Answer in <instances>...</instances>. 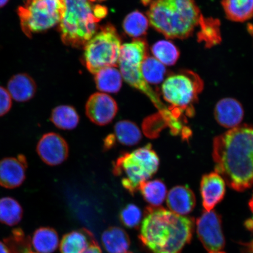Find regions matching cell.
Instances as JSON below:
<instances>
[{
	"label": "cell",
	"mask_w": 253,
	"mask_h": 253,
	"mask_svg": "<svg viewBox=\"0 0 253 253\" xmlns=\"http://www.w3.org/2000/svg\"><path fill=\"white\" fill-rule=\"evenodd\" d=\"M215 172L233 189L253 185V126L243 125L217 136L213 141Z\"/></svg>",
	"instance_id": "6da1fadb"
},
{
	"label": "cell",
	"mask_w": 253,
	"mask_h": 253,
	"mask_svg": "<svg viewBox=\"0 0 253 253\" xmlns=\"http://www.w3.org/2000/svg\"><path fill=\"white\" fill-rule=\"evenodd\" d=\"M194 228L193 218L161 207H148L142 223L141 240L155 253H181L191 242Z\"/></svg>",
	"instance_id": "7a4b0ae2"
},
{
	"label": "cell",
	"mask_w": 253,
	"mask_h": 253,
	"mask_svg": "<svg viewBox=\"0 0 253 253\" xmlns=\"http://www.w3.org/2000/svg\"><path fill=\"white\" fill-rule=\"evenodd\" d=\"M147 15L154 29L167 39L183 40L194 33L202 15L194 0H153Z\"/></svg>",
	"instance_id": "3957f363"
},
{
	"label": "cell",
	"mask_w": 253,
	"mask_h": 253,
	"mask_svg": "<svg viewBox=\"0 0 253 253\" xmlns=\"http://www.w3.org/2000/svg\"><path fill=\"white\" fill-rule=\"evenodd\" d=\"M64 11L59 24L63 42L73 47L84 46L97 32V23L105 17L106 8L90 0H62Z\"/></svg>",
	"instance_id": "277c9868"
},
{
	"label": "cell",
	"mask_w": 253,
	"mask_h": 253,
	"mask_svg": "<svg viewBox=\"0 0 253 253\" xmlns=\"http://www.w3.org/2000/svg\"><path fill=\"white\" fill-rule=\"evenodd\" d=\"M159 164V158L148 144L131 153H123L114 163L113 172L121 178L126 191L134 195L141 183L157 172Z\"/></svg>",
	"instance_id": "5b68a950"
},
{
	"label": "cell",
	"mask_w": 253,
	"mask_h": 253,
	"mask_svg": "<svg viewBox=\"0 0 253 253\" xmlns=\"http://www.w3.org/2000/svg\"><path fill=\"white\" fill-rule=\"evenodd\" d=\"M204 84L199 76L191 71H184L168 77L162 86L164 99L170 104L169 112L176 120L185 112L192 116L193 104L203 89Z\"/></svg>",
	"instance_id": "8992f818"
},
{
	"label": "cell",
	"mask_w": 253,
	"mask_h": 253,
	"mask_svg": "<svg viewBox=\"0 0 253 253\" xmlns=\"http://www.w3.org/2000/svg\"><path fill=\"white\" fill-rule=\"evenodd\" d=\"M121 41L115 28L108 24L88 41L84 47V62L94 75L104 68L118 65Z\"/></svg>",
	"instance_id": "52a82bcc"
},
{
	"label": "cell",
	"mask_w": 253,
	"mask_h": 253,
	"mask_svg": "<svg viewBox=\"0 0 253 253\" xmlns=\"http://www.w3.org/2000/svg\"><path fill=\"white\" fill-rule=\"evenodd\" d=\"M63 11L62 0H25L17 9L22 30L28 38L59 24Z\"/></svg>",
	"instance_id": "ba28073f"
},
{
	"label": "cell",
	"mask_w": 253,
	"mask_h": 253,
	"mask_svg": "<svg viewBox=\"0 0 253 253\" xmlns=\"http://www.w3.org/2000/svg\"><path fill=\"white\" fill-rule=\"evenodd\" d=\"M147 56L137 51H127L120 53L119 64L120 73L128 84L141 91L150 98L151 102L160 111V115L168 120L171 118V113L164 105L160 98L152 89L142 76L141 67Z\"/></svg>",
	"instance_id": "9c48e42d"
},
{
	"label": "cell",
	"mask_w": 253,
	"mask_h": 253,
	"mask_svg": "<svg viewBox=\"0 0 253 253\" xmlns=\"http://www.w3.org/2000/svg\"><path fill=\"white\" fill-rule=\"evenodd\" d=\"M199 240L209 252H220L225 245L221 216L216 211H205L197 220Z\"/></svg>",
	"instance_id": "30bf717a"
},
{
	"label": "cell",
	"mask_w": 253,
	"mask_h": 253,
	"mask_svg": "<svg viewBox=\"0 0 253 253\" xmlns=\"http://www.w3.org/2000/svg\"><path fill=\"white\" fill-rule=\"evenodd\" d=\"M67 142L55 132H48L41 138L37 144V151L44 163L56 166L67 160L69 156Z\"/></svg>",
	"instance_id": "8fae6325"
},
{
	"label": "cell",
	"mask_w": 253,
	"mask_h": 253,
	"mask_svg": "<svg viewBox=\"0 0 253 253\" xmlns=\"http://www.w3.org/2000/svg\"><path fill=\"white\" fill-rule=\"evenodd\" d=\"M118 112V104L106 93H96L91 95L86 104L87 118L98 126L109 124L115 119Z\"/></svg>",
	"instance_id": "7c38bea8"
},
{
	"label": "cell",
	"mask_w": 253,
	"mask_h": 253,
	"mask_svg": "<svg viewBox=\"0 0 253 253\" xmlns=\"http://www.w3.org/2000/svg\"><path fill=\"white\" fill-rule=\"evenodd\" d=\"M27 168L24 155L3 158L0 161V186L9 189L20 187L26 178Z\"/></svg>",
	"instance_id": "4fadbf2b"
},
{
	"label": "cell",
	"mask_w": 253,
	"mask_h": 253,
	"mask_svg": "<svg viewBox=\"0 0 253 253\" xmlns=\"http://www.w3.org/2000/svg\"><path fill=\"white\" fill-rule=\"evenodd\" d=\"M226 182L216 172L206 174L202 177L201 192L202 204L206 211H211L224 198Z\"/></svg>",
	"instance_id": "5bb4252c"
},
{
	"label": "cell",
	"mask_w": 253,
	"mask_h": 253,
	"mask_svg": "<svg viewBox=\"0 0 253 253\" xmlns=\"http://www.w3.org/2000/svg\"><path fill=\"white\" fill-rule=\"evenodd\" d=\"M141 138V132L137 125L128 120H122L115 125L114 133L104 139V150L112 149L117 142L126 146H134L140 142Z\"/></svg>",
	"instance_id": "9a60e30c"
},
{
	"label": "cell",
	"mask_w": 253,
	"mask_h": 253,
	"mask_svg": "<svg viewBox=\"0 0 253 253\" xmlns=\"http://www.w3.org/2000/svg\"><path fill=\"white\" fill-rule=\"evenodd\" d=\"M215 119L223 127H236L242 122L244 110L239 101L233 98H224L219 101L214 109Z\"/></svg>",
	"instance_id": "2e32d148"
},
{
	"label": "cell",
	"mask_w": 253,
	"mask_h": 253,
	"mask_svg": "<svg viewBox=\"0 0 253 253\" xmlns=\"http://www.w3.org/2000/svg\"><path fill=\"white\" fill-rule=\"evenodd\" d=\"M167 204L170 211L183 216L194 210L195 196L192 190L186 186H177L170 189L168 194Z\"/></svg>",
	"instance_id": "e0dca14e"
},
{
	"label": "cell",
	"mask_w": 253,
	"mask_h": 253,
	"mask_svg": "<svg viewBox=\"0 0 253 253\" xmlns=\"http://www.w3.org/2000/svg\"><path fill=\"white\" fill-rule=\"evenodd\" d=\"M7 90L11 98L17 102H26L34 97L37 91V85L30 75L19 74L9 79Z\"/></svg>",
	"instance_id": "ac0fdd59"
},
{
	"label": "cell",
	"mask_w": 253,
	"mask_h": 253,
	"mask_svg": "<svg viewBox=\"0 0 253 253\" xmlns=\"http://www.w3.org/2000/svg\"><path fill=\"white\" fill-rule=\"evenodd\" d=\"M94 242L93 237L88 231H72L63 236L60 251L61 253H82Z\"/></svg>",
	"instance_id": "d6986e66"
},
{
	"label": "cell",
	"mask_w": 253,
	"mask_h": 253,
	"mask_svg": "<svg viewBox=\"0 0 253 253\" xmlns=\"http://www.w3.org/2000/svg\"><path fill=\"white\" fill-rule=\"evenodd\" d=\"M32 248L37 253H53L58 249L59 236L54 229L40 227L30 239Z\"/></svg>",
	"instance_id": "ffe728a7"
},
{
	"label": "cell",
	"mask_w": 253,
	"mask_h": 253,
	"mask_svg": "<svg viewBox=\"0 0 253 253\" xmlns=\"http://www.w3.org/2000/svg\"><path fill=\"white\" fill-rule=\"evenodd\" d=\"M221 5L230 21L243 23L253 17V0H222Z\"/></svg>",
	"instance_id": "44dd1931"
},
{
	"label": "cell",
	"mask_w": 253,
	"mask_h": 253,
	"mask_svg": "<svg viewBox=\"0 0 253 253\" xmlns=\"http://www.w3.org/2000/svg\"><path fill=\"white\" fill-rule=\"evenodd\" d=\"M102 242L108 253H128L129 241L127 235L119 227H113L103 233Z\"/></svg>",
	"instance_id": "7402d4cb"
},
{
	"label": "cell",
	"mask_w": 253,
	"mask_h": 253,
	"mask_svg": "<svg viewBox=\"0 0 253 253\" xmlns=\"http://www.w3.org/2000/svg\"><path fill=\"white\" fill-rule=\"evenodd\" d=\"M96 86L104 92L118 93L122 86L121 73L115 68H107L102 69L95 75Z\"/></svg>",
	"instance_id": "603a6c76"
},
{
	"label": "cell",
	"mask_w": 253,
	"mask_h": 253,
	"mask_svg": "<svg viewBox=\"0 0 253 253\" xmlns=\"http://www.w3.org/2000/svg\"><path fill=\"white\" fill-rule=\"evenodd\" d=\"M80 117L74 107L63 105L52 110L50 120L56 127L64 130H71L77 127Z\"/></svg>",
	"instance_id": "cb8c5ba5"
},
{
	"label": "cell",
	"mask_w": 253,
	"mask_h": 253,
	"mask_svg": "<svg viewBox=\"0 0 253 253\" xmlns=\"http://www.w3.org/2000/svg\"><path fill=\"white\" fill-rule=\"evenodd\" d=\"M220 22L216 19L205 18L201 16L198 25L200 26L198 37L199 42H203L206 47H211L221 42Z\"/></svg>",
	"instance_id": "d4e9b609"
},
{
	"label": "cell",
	"mask_w": 253,
	"mask_h": 253,
	"mask_svg": "<svg viewBox=\"0 0 253 253\" xmlns=\"http://www.w3.org/2000/svg\"><path fill=\"white\" fill-rule=\"evenodd\" d=\"M23 212L21 205L15 199H0V222L8 226L17 225L23 219Z\"/></svg>",
	"instance_id": "484cf974"
},
{
	"label": "cell",
	"mask_w": 253,
	"mask_h": 253,
	"mask_svg": "<svg viewBox=\"0 0 253 253\" xmlns=\"http://www.w3.org/2000/svg\"><path fill=\"white\" fill-rule=\"evenodd\" d=\"M138 191L151 207H160L167 197L166 186L159 179L141 183Z\"/></svg>",
	"instance_id": "4316f807"
},
{
	"label": "cell",
	"mask_w": 253,
	"mask_h": 253,
	"mask_svg": "<svg viewBox=\"0 0 253 253\" xmlns=\"http://www.w3.org/2000/svg\"><path fill=\"white\" fill-rule=\"evenodd\" d=\"M154 58L166 66L175 65L179 58V50L169 41H160L154 43L151 48Z\"/></svg>",
	"instance_id": "83f0119b"
},
{
	"label": "cell",
	"mask_w": 253,
	"mask_h": 253,
	"mask_svg": "<svg viewBox=\"0 0 253 253\" xmlns=\"http://www.w3.org/2000/svg\"><path fill=\"white\" fill-rule=\"evenodd\" d=\"M141 70L145 81L153 84L161 83L166 72L165 65L154 57L149 56L142 62Z\"/></svg>",
	"instance_id": "f1b7e54d"
},
{
	"label": "cell",
	"mask_w": 253,
	"mask_h": 253,
	"mask_svg": "<svg viewBox=\"0 0 253 253\" xmlns=\"http://www.w3.org/2000/svg\"><path fill=\"white\" fill-rule=\"evenodd\" d=\"M149 21L138 11L128 14L123 22V28L128 36L137 38L143 36L148 30Z\"/></svg>",
	"instance_id": "f546056e"
},
{
	"label": "cell",
	"mask_w": 253,
	"mask_h": 253,
	"mask_svg": "<svg viewBox=\"0 0 253 253\" xmlns=\"http://www.w3.org/2000/svg\"><path fill=\"white\" fill-rule=\"evenodd\" d=\"M120 220L128 228H134L140 224L142 212L140 209L134 204H128L123 209L120 214Z\"/></svg>",
	"instance_id": "4dcf8cb0"
},
{
	"label": "cell",
	"mask_w": 253,
	"mask_h": 253,
	"mask_svg": "<svg viewBox=\"0 0 253 253\" xmlns=\"http://www.w3.org/2000/svg\"><path fill=\"white\" fill-rule=\"evenodd\" d=\"M12 98L5 88L0 86V117L7 114L12 107Z\"/></svg>",
	"instance_id": "1f68e13d"
},
{
	"label": "cell",
	"mask_w": 253,
	"mask_h": 253,
	"mask_svg": "<svg viewBox=\"0 0 253 253\" xmlns=\"http://www.w3.org/2000/svg\"><path fill=\"white\" fill-rule=\"evenodd\" d=\"M82 253H102L99 246L96 242L93 243L88 248Z\"/></svg>",
	"instance_id": "d6a6232c"
},
{
	"label": "cell",
	"mask_w": 253,
	"mask_h": 253,
	"mask_svg": "<svg viewBox=\"0 0 253 253\" xmlns=\"http://www.w3.org/2000/svg\"><path fill=\"white\" fill-rule=\"evenodd\" d=\"M0 253H10L7 246L4 242H0Z\"/></svg>",
	"instance_id": "836d02e7"
},
{
	"label": "cell",
	"mask_w": 253,
	"mask_h": 253,
	"mask_svg": "<svg viewBox=\"0 0 253 253\" xmlns=\"http://www.w3.org/2000/svg\"><path fill=\"white\" fill-rule=\"evenodd\" d=\"M9 0H0V8L4 7L6 4H7Z\"/></svg>",
	"instance_id": "e575fe53"
},
{
	"label": "cell",
	"mask_w": 253,
	"mask_h": 253,
	"mask_svg": "<svg viewBox=\"0 0 253 253\" xmlns=\"http://www.w3.org/2000/svg\"><path fill=\"white\" fill-rule=\"evenodd\" d=\"M247 226H248V228L250 229H253V221L252 220H250L248 221V223L247 224Z\"/></svg>",
	"instance_id": "d590c367"
},
{
	"label": "cell",
	"mask_w": 253,
	"mask_h": 253,
	"mask_svg": "<svg viewBox=\"0 0 253 253\" xmlns=\"http://www.w3.org/2000/svg\"><path fill=\"white\" fill-rule=\"evenodd\" d=\"M249 207L250 208H251L252 212L253 213V195L251 200L249 202Z\"/></svg>",
	"instance_id": "8d00e7d4"
},
{
	"label": "cell",
	"mask_w": 253,
	"mask_h": 253,
	"mask_svg": "<svg viewBox=\"0 0 253 253\" xmlns=\"http://www.w3.org/2000/svg\"><path fill=\"white\" fill-rule=\"evenodd\" d=\"M226 253L223 252H214V253Z\"/></svg>",
	"instance_id": "74e56055"
},
{
	"label": "cell",
	"mask_w": 253,
	"mask_h": 253,
	"mask_svg": "<svg viewBox=\"0 0 253 253\" xmlns=\"http://www.w3.org/2000/svg\"><path fill=\"white\" fill-rule=\"evenodd\" d=\"M90 1H95V0H90ZM99 1H102V0H99Z\"/></svg>",
	"instance_id": "f35d334b"
},
{
	"label": "cell",
	"mask_w": 253,
	"mask_h": 253,
	"mask_svg": "<svg viewBox=\"0 0 253 253\" xmlns=\"http://www.w3.org/2000/svg\"><path fill=\"white\" fill-rule=\"evenodd\" d=\"M168 253L163 252V253Z\"/></svg>",
	"instance_id": "ab89813d"
}]
</instances>
